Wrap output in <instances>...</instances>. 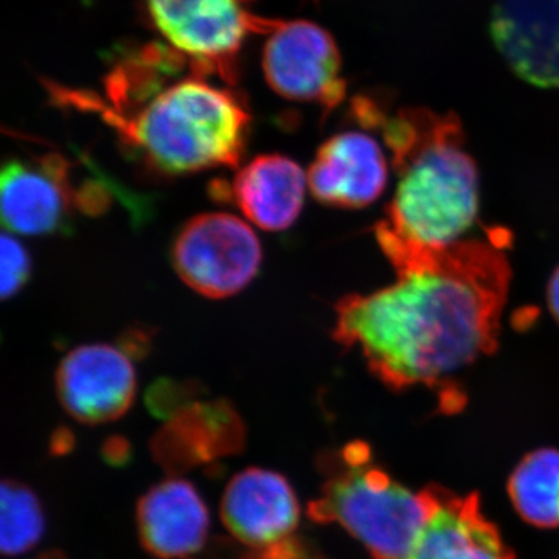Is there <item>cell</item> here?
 Here are the masks:
<instances>
[{
    "label": "cell",
    "instance_id": "obj_8",
    "mask_svg": "<svg viewBox=\"0 0 559 559\" xmlns=\"http://www.w3.org/2000/svg\"><path fill=\"white\" fill-rule=\"evenodd\" d=\"M135 370L123 349L83 345L61 360L57 393L62 407L83 425H103L123 417L135 399Z\"/></svg>",
    "mask_w": 559,
    "mask_h": 559
},
{
    "label": "cell",
    "instance_id": "obj_3",
    "mask_svg": "<svg viewBox=\"0 0 559 559\" xmlns=\"http://www.w3.org/2000/svg\"><path fill=\"white\" fill-rule=\"evenodd\" d=\"M58 94L61 100L100 114L124 146L159 175L235 167L245 153L250 124L245 102L234 91L212 86L204 76L191 75L162 87L127 116L90 94L61 90Z\"/></svg>",
    "mask_w": 559,
    "mask_h": 559
},
{
    "label": "cell",
    "instance_id": "obj_17",
    "mask_svg": "<svg viewBox=\"0 0 559 559\" xmlns=\"http://www.w3.org/2000/svg\"><path fill=\"white\" fill-rule=\"evenodd\" d=\"M514 510L539 528L559 527V451L551 448L530 452L509 480Z\"/></svg>",
    "mask_w": 559,
    "mask_h": 559
},
{
    "label": "cell",
    "instance_id": "obj_15",
    "mask_svg": "<svg viewBox=\"0 0 559 559\" xmlns=\"http://www.w3.org/2000/svg\"><path fill=\"white\" fill-rule=\"evenodd\" d=\"M412 559H514L498 525L481 511L479 496L437 485L436 509Z\"/></svg>",
    "mask_w": 559,
    "mask_h": 559
},
{
    "label": "cell",
    "instance_id": "obj_13",
    "mask_svg": "<svg viewBox=\"0 0 559 559\" xmlns=\"http://www.w3.org/2000/svg\"><path fill=\"white\" fill-rule=\"evenodd\" d=\"M245 423L230 401H197L151 441L153 457L173 473L212 463L245 450Z\"/></svg>",
    "mask_w": 559,
    "mask_h": 559
},
{
    "label": "cell",
    "instance_id": "obj_11",
    "mask_svg": "<svg viewBox=\"0 0 559 559\" xmlns=\"http://www.w3.org/2000/svg\"><path fill=\"white\" fill-rule=\"evenodd\" d=\"M489 31L520 79L543 90L559 87V0H498Z\"/></svg>",
    "mask_w": 559,
    "mask_h": 559
},
{
    "label": "cell",
    "instance_id": "obj_5",
    "mask_svg": "<svg viewBox=\"0 0 559 559\" xmlns=\"http://www.w3.org/2000/svg\"><path fill=\"white\" fill-rule=\"evenodd\" d=\"M246 0H145L157 32L190 62L194 75L235 83V62L249 33H271L278 22L245 10Z\"/></svg>",
    "mask_w": 559,
    "mask_h": 559
},
{
    "label": "cell",
    "instance_id": "obj_21",
    "mask_svg": "<svg viewBox=\"0 0 559 559\" xmlns=\"http://www.w3.org/2000/svg\"><path fill=\"white\" fill-rule=\"evenodd\" d=\"M240 559H325L319 554L318 549L311 547L301 536H293L285 543L277 546L267 547V549H249L242 554Z\"/></svg>",
    "mask_w": 559,
    "mask_h": 559
},
{
    "label": "cell",
    "instance_id": "obj_20",
    "mask_svg": "<svg viewBox=\"0 0 559 559\" xmlns=\"http://www.w3.org/2000/svg\"><path fill=\"white\" fill-rule=\"evenodd\" d=\"M2 299L16 296L32 275V259L22 242L11 235H2Z\"/></svg>",
    "mask_w": 559,
    "mask_h": 559
},
{
    "label": "cell",
    "instance_id": "obj_24",
    "mask_svg": "<svg viewBox=\"0 0 559 559\" xmlns=\"http://www.w3.org/2000/svg\"><path fill=\"white\" fill-rule=\"evenodd\" d=\"M547 305H549L550 314L559 325V266L551 274L547 285Z\"/></svg>",
    "mask_w": 559,
    "mask_h": 559
},
{
    "label": "cell",
    "instance_id": "obj_4",
    "mask_svg": "<svg viewBox=\"0 0 559 559\" xmlns=\"http://www.w3.org/2000/svg\"><path fill=\"white\" fill-rule=\"evenodd\" d=\"M326 479L308 516L337 524L370 551L373 559H412L423 528L436 509L437 485L415 492L373 462L362 441L325 455Z\"/></svg>",
    "mask_w": 559,
    "mask_h": 559
},
{
    "label": "cell",
    "instance_id": "obj_19",
    "mask_svg": "<svg viewBox=\"0 0 559 559\" xmlns=\"http://www.w3.org/2000/svg\"><path fill=\"white\" fill-rule=\"evenodd\" d=\"M201 388L193 382L159 380L146 392V406L156 418L170 421L180 412L197 403Z\"/></svg>",
    "mask_w": 559,
    "mask_h": 559
},
{
    "label": "cell",
    "instance_id": "obj_18",
    "mask_svg": "<svg viewBox=\"0 0 559 559\" xmlns=\"http://www.w3.org/2000/svg\"><path fill=\"white\" fill-rule=\"evenodd\" d=\"M0 549L3 557H20L38 546L46 533V514L36 492L16 480L2 481Z\"/></svg>",
    "mask_w": 559,
    "mask_h": 559
},
{
    "label": "cell",
    "instance_id": "obj_1",
    "mask_svg": "<svg viewBox=\"0 0 559 559\" xmlns=\"http://www.w3.org/2000/svg\"><path fill=\"white\" fill-rule=\"evenodd\" d=\"M396 282L336 305L333 337L385 388L437 389L498 348L511 267L499 238L425 246L374 227Z\"/></svg>",
    "mask_w": 559,
    "mask_h": 559
},
{
    "label": "cell",
    "instance_id": "obj_10",
    "mask_svg": "<svg viewBox=\"0 0 559 559\" xmlns=\"http://www.w3.org/2000/svg\"><path fill=\"white\" fill-rule=\"evenodd\" d=\"M389 160L381 143L367 132H340L323 142L310 171L312 197L330 207H369L388 189Z\"/></svg>",
    "mask_w": 559,
    "mask_h": 559
},
{
    "label": "cell",
    "instance_id": "obj_16",
    "mask_svg": "<svg viewBox=\"0 0 559 559\" xmlns=\"http://www.w3.org/2000/svg\"><path fill=\"white\" fill-rule=\"evenodd\" d=\"M307 182L299 164L280 154H264L238 173L230 197L261 229L285 230L299 218Z\"/></svg>",
    "mask_w": 559,
    "mask_h": 559
},
{
    "label": "cell",
    "instance_id": "obj_12",
    "mask_svg": "<svg viewBox=\"0 0 559 559\" xmlns=\"http://www.w3.org/2000/svg\"><path fill=\"white\" fill-rule=\"evenodd\" d=\"M2 223L14 234L53 235L68 231L72 193L68 164L61 157L39 162H5L0 178Z\"/></svg>",
    "mask_w": 559,
    "mask_h": 559
},
{
    "label": "cell",
    "instance_id": "obj_22",
    "mask_svg": "<svg viewBox=\"0 0 559 559\" xmlns=\"http://www.w3.org/2000/svg\"><path fill=\"white\" fill-rule=\"evenodd\" d=\"M102 455L105 462L116 468H123L132 460V448L130 441L124 437L116 436L110 437L103 443Z\"/></svg>",
    "mask_w": 559,
    "mask_h": 559
},
{
    "label": "cell",
    "instance_id": "obj_6",
    "mask_svg": "<svg viewBox=\"0 0 559 559\" xmlns=\"http://www.w3.org/2000/svg\"><path fill=\"white\" fill-rule=\"evenodd\" d=\"M261 260L255 231L230 213L194 216L173 246L179 277L209 299H226L245 289L259 274Z\"/></svg>",
    "mask_w": 559,
    "mask_h": 559
},
{
    "label": "cell",
    "instance_id": "obj_25",
    "mask_svg": "<svg viewBox=\"0 0 559 559\" xmlns=\"http://www.w3.org/2000/svg\"><path fill=\"white\" fill-rule=\"evenodd\" d=\"M36 559H66L64 555L58 550L46 551V554L40 555L39 558Z\"/></svg>",
    "mask_w": 559,
    "mask_h": 559
},
{
    "label": "cell",
    "instance_id": "obj_2",
    "mask_svg": "<svg viewBox=\"0 0 559 559\" xmlns=\"http://www.w3.org/2000/svg\"><path fill=\"white\" fill-rule=\"evenodd\" d=\"M373 128L381 131L399 176L385 223L419 245L463 240L479 216L480 178L465 151L459 117L425 108L393 116L381 110Z\"/></svg>",
    "mask_w": 559,
    "mask_h": 559
},
{
    "label": "cell",
    "instance_id": "obj_7",
    "mask_svg": "<svg viewBox=\"0 0 559 559\" xmlns=\"http://www.w3.org/2000/svg\"><path fill=\"white\" fill-rule=\"evenodd\" d=\"M263 70L272 90L290 102L314 103L326 114L344 102L340 49L333 36L307 21L283 22L270 33Z\"/></svg>",
    "mask_w": 559,
    "mask_h": 559
},
{
    "label": "cell",
    "instance_id": "obj_9",
    "mask_svg": "<svg viewBox=\"0 0 559 559\" xmlns=\"http://www.w3.org/2000/svg\"><path fill=\"white\" fill-rule=\"evenodd\" d=\"M221 520L248 549H267L297 535L299 500L282 474L249 468L227 485L221 500Z\"/></svg>",
    "mask_w": 559,
    "mask_h": 559
},
{
    "label": "cell",
    "instance_id": "obj_23",
    "mask_svg": "<svg viewBox=\"0 0 559 559\" xmlns=\"http://www.w3.org/2000/svg\"><path fill=\"white\" fill-rule=\"evenodd\" d=\"M73 448V436L70 430L61 428L51 437L50 451L55 455L68 454Z\"/></svg>",
    "mask_w": 559,
    "mask_h": 559
},
{
    "label": "cell",
    "instance_id": "obj_14",
    "mask_svg": "<svg viewBox=\"0 0 559 559\" xmlns=\"http://www.w3.org/2000/svg\"><path fill=\"white\" fill-rule=\"evenodd\" d=\"M209 528L207 506L189 480L171 477L139 500V538L151 557H190L204 547Z\"/></svg>",
    "mask_w": 559,
    "mask_h": 559
}]
</instances>
